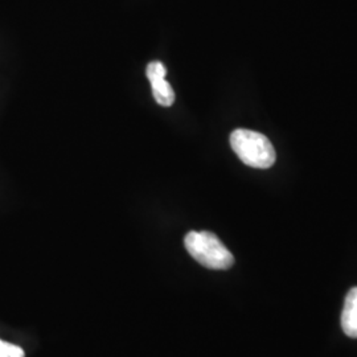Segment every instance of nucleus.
Returning a JSON list of instances; mask_svg holds the SVG:
<instances>
[{"label":"nucleus","mask_w":357,"mask_h":357,"mask_svg":"<svg viewBox=\"0 0 357 357\" xmlns=\"http://www.w3.org/2000/svg\"><path fill=\"white\" fill-rule=\"evenodd\" d=\"M230 146L246 166L265 169L275 163L277 155L273 143L261 132L237 128L230 134Z\"/></svg>","instance_id":"1"},{"label":"nucleus","mask_w":357,"mask_h":357,"mask_svg":"<svg viewBox=\"0 0 357 357\" xmlns=\"http://www.w3.org/2000/svg\"><path fill=\"white\" fill-rule=\"evenodd\" d=\"M184 245L193 259L211 270H227L233 266L234 257L229 249L211 231H190Z\"/></svg>","instance_id":"2"},{"label":"nucleus","mask_w":357,"mask_h":357,"mask_svg":"<svg viewBox=\"0 0 357 357\" xmlns=\"http://www.w3.org/2000/svg\"><path fill=\"white\" fill-rule=\"evenodd\" d=\"M147 78L153 88V96L155 101L160 106H171L175 102V91L172 86L167 82V69L160 61H153L147 65Z\"/></svg>","instance_id":"3"},{"label":"nucleus","mask_w":357,"mask_h":357,"mask_svg":"<svg viewBox=\"0 0 357 357\" xmlns=\"http://www.w3.org/2000/svg\"><path fill=\"white\" fill-rule=\"evenodd\" d=\"M342 328L347 336L357 339V287L351 289L345 296Z\"/></svg>","instance_id":"4"},{"label":"nucleus","mask_w":357,"mask_h":357,"mask_svg":"<svg viewBox=\"0 0 357 357\" xmlns=\"http://www.w3.org/2000/svg\"><path fill=\"white\" fill-rule=\"evenodd\" d=\"M24 351L17 345L0 340V357H24Z\"/></svg>","instance_id":"5"}]
</instances>
